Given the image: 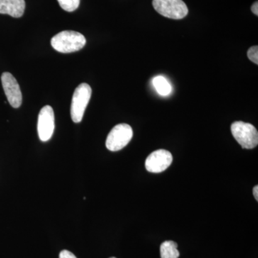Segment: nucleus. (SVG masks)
<instances>
[{
  "instance_id": "obj_1",
  "label": "nucleus",
  "mask_w": 258,
  "mask_h": 258,
  "mask_svg": "<svg viewBox=\"0 0 258 258\" xmlns=\"http://www.w3.org/2000/svg\"><path fill=\"white\" fill-rule=\"evenodd\" d=\"M86 43L84 35L72 30L59 32L51 40L52 47L62 53H70L81 50Z\"/></svg>"
},
{
  "instance_id": "obj_2",
  "label": "nucleus",
  "mask_w": 258,
  "mask_h": 258,
  "mask_svg": "<svg viewBox=\"0 0 258 258\" xmlns=\"http://www.w3.org/2000/svg\"><path fill=\"white\" fill-rule=\"evenodd\" d=\"M92 94V89L87 83H81L75 90L71 107V115L73 121L80 123L83 120Z\"/></svg>"
},
{
  "instance_id": "obj_3",
  "label": "nucleus",
  "mask_w": 258,
  "mask_h": 258,
  "mask_svg": "<svg viewBox=\"0 0 258 258\" xmlns=\"http://www.w3.org/2000/svg\"><path fill=\"white\" fill-rule=\"evenodd\" d=\"M231 132L243 149H251L257 147L258 132L253 125L243 121H235L231 125Z\"/></svg>"
},
{
  "instance_id": "obj_4",
  "label": "nucleus",
  "mask_w": 258,
  "mask_h": 258,
  "mask_svg": "<svg viewBox=\"0 0 258 258\" xmlns=\"http://www.w3.org/2000/svg\"><path fill=\"white\" fill-rule=\"evenodd\" d=\"M153 7L165 18L181 20L188 15V8L182 0H153Z\"/></svg>"
},
{
  "instance_id": "obj_5",
  "label": "nucleus",
  "mask_w": 258,
  "mask_h": 258,
  "mask_svg": "<svg viewBox=\"0 0 258 258\" xmlns=\"http://www.w3.org/2000/svg\"><path fill=\"white\" fill-rule=\"evenodd\" d=\"M133 134V129L126 123L115 125L107 137V149L111 152L121 150L131 142Z\"/></svg>"
},
{
  "instance_id": "obj_6",
  "label": "nucleus",
  "mask_w": 258,
  "mask_h": 258,
  "mask_svg": "<svg viewBox=\"0 0 258 258\" xmlns=\"http://www.w3.org/2000/svg\"><path fill=\"white\" fill-rule=\"evenodd\" d=\"M55 129V115L50 106H45L40 110L37 122V132L42 142L50 140Z\"/></svg>"
},
{
  "instance_id": "obj_7",
  "label": "nucleus",
  "mask_w": 258,
  "mask_h": 258,
  "mask_svg": "<svg viewBox=\"0 0 258 258\" xmlns=\"http://www.w3.org/2000/svg\"><path fill=\"white\" fill-rule=\"evenodd\" d=\"M2 84L8 101L12 107L18 108L23 102V95L18 81L10 73H3L1 76Z\"/></svg>"
},
{
  "instance_id": "obj_8",
  "label": "nucleus",
  "mask_w": 258,
  "mask_h": 258,
  "mask_svg": "<svg viewBox=\"0 0 258 258\" xmlns=\"http://www.w3.org/2000/svg\"><path fill=\"white\" fill-rule=\"evenodd\" d=\"M173 157L170 152L164 149H159L152 152L146 159V169L149 172L161 173L165 171L172 163Z\"/></svg>"
},
{
  "instance_id": "obj_9",
  "label": "nucleus",
  "mask_w": 258,
  "mask_h": 258,
  "mask_svg": "<svg viewBox=\"0 0 258 258\" xmlns=\"http://www.w3.org/2000/svg\"><path fill=\"white\" fill-rule=\"evenodd\" d=\"M25 10V0H0V14L19 18L23 16Z\"/></svg>"
},
{
  "instance_id": "obj_10",
  "label": "nucleus",
  "mask_w": 258,
  "mask_h": 258,
  "mask_svg": "<svg viewBox=\"0 0 258 258\" xmlns=\"http://www.w3.org/2000/svg\"><path fill=\"white\" fill-rule=\"evenodd\" d=\"M178 244L174 241H165L161 244L160 253L161 258H178L179 252L177 249Z\"/></svg>"
},
{
  "instance_id": "obj_11",
  "label": "nucleus",
  "mask_w": 258,
  "mask_h": 258,
  "mask_svg": "<svg viewBox=\"0 0 258 258\" xmlns=\"http://www.w3.org/2000/svg\"><path fill=\"white\" fill-rule=\"evenodd\" d=\"M153 85L157 90V93L162 96H167L171 92L170 83L163 76H157L153 79Z\"/></svg>"
},
{
  "instance_id": "obj_12",
  "label": "nucleus",
  "mask_w": 258,
  "mask_h": 258,
  "mask_svg": "<svg viewBox=\"0 0 258 258\" xmlns=\"http://www.w3.org/2000/svg\"><path fill=\"white\" fill-rule=\"evenodd\" d=\"M62 10L67 12H74L79 7L81 0H57Z\"/></svg>"
},
{
  "instance_id": "obj_13",
  "label": "nucleus",
  "mask_w": 258,
  "mask_h": 258,
  "mask_svg": "<svg viewBox=\"0 0 258 258\" xmlns=\"http://www.w3.org/2000/svg\"><path fill=\"white\" fill-rule=\"evenodd\" d=\"M247 57L254 63L258 64V47L257 45L251 47L247 51Z\"/></svg>"
},
{
  "instance_id": "obj_14",
  "label": "nucleus",
  "mask_w": 258,
  "mask_h": 258,
  "mask_svg": "<svg viewBox=\"0 0 258 258\" xmlns=\"http://www.w3.org/2000/svg\"><path fill=\"white\" fill-rule=\"evenodd\" d=\"M59 258H77L75 256L74 254H73L72 252H70L69 250H66V249H64V250L61 251L60 252V254H59Z\"/></svg>"
},
{
  "instance_id": "obj_15",
  "label": "nucleus",
  "mask_w": 258,
  "mask_h": 258,
  "mask_svg": "<svg viewBox=\"0 0 258 258\" xmlns=\"http://www.w3.org/2000/svg\"><path fill=\"white\" fill-rule=\"evenodd\" d=\"M251 10H252V13H254L255 15H258V3L257 2H255L253 5L251 7Z\"/></svg>"
},
{
  "instance_id": "obj_16",
  "label": "nucleus",
  "mask_w": 258,
  "mask_h": 258,
  "mask_svg": "<svg viewBox=\"0 0 258 258\" xmlns=\"http://www.w3.org/2000/svg\"><path fill=\"white\" fill-rule=\"evenodd\" d=\"M253 195L254 198L256 200H258V186L256 185V186H254L253 188Z\"/></svg>"
},
{
  "instance_id": "obj_17",
  "label": "nucleus",
  "mask_w": 258,
  "mask_h": 258,
  "mask_svg": "<svg viewBox=\"0 0 258 258\" xmlns=\"http://www.w3.org/2000/svg\"><path fill=\"white\" fill-rule=\"evenodd\" d=\"M110 258H115V257H110Z\"/></svg>"
}]
</instances>
